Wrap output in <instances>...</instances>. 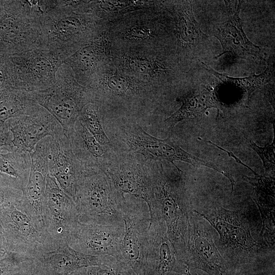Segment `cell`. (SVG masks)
Returning <instances> with one entry per match:
<instances>
[{
  "label": "cell",
  "mask_w": 275,
  "mask_h": 275,
  "mask_svg": "<svg viewBox=\"0 0 275 275\" xmlns=\"http://www.w3.org/2000/svg\"><path fill=\"white\" fill-rule=\"evenodd\" d=\"M24 255L10 252L0 260V275H14L18 272L24 264L32 259Z\"/></svg>",
  "instance_id": "obj_33"
},
{
  "label": "cell",
  "mask_w": 275,
  "mask_h": 275,
  "mask_svg": "<svg viewBox=\"0 0 275 275\" xmlns=\"http://www.w3.org/2000/svg\"><path fill=\"white\" fill-rule=\"evenodd\" d=\"M68 138L73 154L85 169L105 171L115 151L112 144H100L78 119Z\"/></svg>",
  "instance_id": "obj_22"
},
{
  "label": "cell",
  "mask_w": 275,
  "mask_h": 275,
  "mask_svg": "<svg viewBox=\"0 0 275 275\" xmlns=\"http://www.w3.org/2000/svg\"><path fill=\"white\" fill-rule=\"evenodd\" d=\"M33 100L49 112L59 122L68 137L83 107L91 102L86 89L75 79L65 63L58 68L54 84L44 90L32 92Z\"/></svg>",
  "instance_id": "obj_9"
},
{
  "label": "cell",
  "mask_w": 275,
  "mask_h": 275,
  "mask_svg": "<svg viewBox=\"0 0 275 275\" xmlns=\"http://www.w3.org/2000/svg\"><path fill=\"white\" fill-rule=\"evenodd\" d=\"M102 126L111 144L118 150L139 154L146 160H166L178 172L174 163L180 161L194 167H208L209 162L193 155L181 148L171 136L164 139L153 136L144 130L136 120L130 118H100Z\"/></svg>",
  "instance_id": "obj_4"
},
{
  "label": "cell",
  "mask_w": 275,
  "mask_h": 275,
  "mask_svg": "<svg viewBox=\"0 0 275 275\" xmlns=\"http://www.w3.org/2000/svg\"><path fill=\"white\" fill-rule=\"evenodd\" d=\"M31 166L30 153L17 148L0 152V174L11 186L23 190L26 185Z\"/></svg>",
  "instance_id": "obj_28"
},
{
  "label": "cell",
  "mask_w": 275,
  "mask_h": 275,
  "mask_svg": "<svg viewBox=\"0 0 275 275\" xmlns=\"http://www.w3.org/2000/svg\"><path fill=\"white\" fill-rule=\"evenodd\" d=\"M35 259L46 275H68L82 268L97 266L104 256H94L78 252L65 240L58 241L52 249L37 254Z\"/></svg>",
  "instance_id": "obj_21"
},
{
  "label": "cell",
  "mask_w": 275,
  "mask_h": 275,
  "mask_svg": "<svg viewBox=\"0 0 275 275\" xmlns=\"http://www.w3.org/2000/svg\"><path fill=\"white\" fill-rule=\"evenodd\" d=\"M14 88L34 92L44 90L55 82L57 71L63 61L53 53L36 48L7 56Z\"/></svg>",
  "instance_id": "obj_12"
},
{
  "label": "cell",
  "mask_w": 275,
  "mask_h": 275,
  "mask_svg": "<svg viewBox=\"0 0 275 275\" xmlns=\"http://www.w3.org/2000/svg\"><path fill=\"white\" fill-rule=\"evenodd\" d=\"M31 92L11 89L0 92V126L10 119L24 115L35 105Z\"/></svg>",
  "instance_id": "obj_29"
},
{
  "label": "cell",
  "mask_w": 275,
  "mask_h": 275,
  "mask_svg": "<svg viewBox=\"0 0 275 275\" xmlns=\"http://www.w3.org/2000/svg\"><path fill=\"white\" fill-rule=\"evenodd\" d=\"M227 275H248L245 271L238 269H232Z\"/></svg>",
  "instance_id": "obj_40"
},
{
  "label": "cell",
  "mask_w": 275,
  "mask_h": 275,
  "mask_svg": "<svg viewBox=\"0 0 275 275\" xmlns=\"http://www.w3.org/2000/svg\"><path fill=\"white\" fill-rule=\"evenodd\" d=\"M5 124L12 134L14 146L29 153L44 138L64 133L56 119L38 104L26 114L9 119Z\"/></svg>",
  "instance_id": "obj_15"
},
{
  "label": "cell",
  "mask_w": 275,
  "mask_h": 275,
  "mask_svg": "<svg viewBox=\"0 0 275 275\" xmlns=\"http://www.w3.org/2000/svg\"><path fill=\"white\" fill-rule=\"evenodd\" d=\"M213 232L210 224L192 210L183 262L190 269H198L207 275H227L232 269L216 248Z\"/></svg>",
  "instance_id": "obj_10"
},
{
  "label": "cell",
  "mask_w": 275,
  "mask_h": 275,
  "mask_svg": "<svg viewBox=\"0 0 275 275\" xmlns=\"http://www.w3.org/2000/svg\"><path fill=\"white\" fill-rule=\"evenodd\" d=\"M180 275H193L190 271V269L187 266L184 271ZM197 275H207L206 273H198Z\"/></svg>",
  "instance_id": "obj_41"
},
{
  "label": "cell",
  "mask_w": 275,
  "mask_h": 275,
  "mask_svg": "<svg viewBox=\"0 0 275 275\" xmlns=\"http://www.w3.org/2000/svg\"><path fill=\"white\" fill-rule=\"evenodd\" d=\"M41 215L48 233L56 241H66L70 231L79 222L75 202L49 174L47 178Z\"/></svg>",
  "instance_id": "obj_16"
},
{
  "label": "cell",
  "mask_w": 275,
  "mask_h": 275,
  "mask_svg": "<svg viewBox=\"0 0 275 275\" xmlns=\"http://www.w3.org/2000/svg\"><path fill=\"white\" fill-rule=\"evenodd\" d=\"M88 275H136L133 270L111 256H105L103 262L87 268Z\"/></svg>",
  "instance_id": "obj_32"
},
{
  "label": "cell",
  "mask_w": 275,
  "mask_h": 275,
  "mask_svg": "<svg viewBox=\"0 0 275 275\" xmlns=\"http://www.w3.org/2000/svg\"><path fill=\"white\" fill-rule=\"evenodd\" d=\"M87 268H82L74 271L68 275H88L87 271Z\"/></svg>",
  "instance_id": "obj_39"
},
{
  "label": "cell",
  "mask_w": 275,
  "mask_h": 275,
  "mask_svg": "<svg viewBox=\"0 0 275 275\" xmlns=\"http://www.w3.org/2000/svg\"><path fill=\"white\" fill-rule=\"evenodd\" d=\"M115 148L105 172L119 191L144 201L150 209L153 193L147 160L139 154Z\"/></svg>",
  "instance_id": "obj_13"
},
{
  "label": "cell",
  "mask_w": 275,
  "mask_h": 275,
  "mask_svg": "<svg viewBox=\"0 0 275 275\" xmlns=\"http://www.w3.org/2000/svg\"><path fill=\"white\" fill-rule=\"evenodd\" d=\"M124 234V225H103L78 222L70 231L66 241L81 253L94 256H111L117 258Z\"/></svg>",
  "instance_id": "obj_14"
},
{
  "label": "cell",
  "mask_w": 275,
  "mask_h": 275,
  "mask_svg": "<svg viewBox=\"0 0 275 275\" xmlns=\"http://www.w3.org/2000/svg\"><path fill=\"white\" fill-rule=\"evenodd\" d=\"M212 32L222 47V52L215 58L228 52L240 58L248 55L261 57V48L252 43L245 34L240 33L228 21L214 24Z\"/></svg>",
  "instance_id": "obj_26"
},
{
  "label": "cell",
  "mask_w": 275,
  "mask_h": 275,
  "mask_svg": "<svg viewBox=\"0 0 275 275\" xmlns=\"http://www.w3.org/2000/svg\"><path fill=\"white\" fill-rule=\"evenodd\" d=\"M14 275H46L39 263L34 258L27 261L20 270Z\"/></svg>",
  "instance_id": "obj_37"
},
{
  "label": "cell",
  "mask_w": 275,
  "mask_h": 275,
  "mask_svg": "<svg viewBox=\"0 0 275 275\" xmlns=\"http://www.w3.org/2000/svg\"><path fill=\"white\" fill-rule=\"evenodd\" d=\"M182 105L164 122L168 128H173L179 122L200 117L208 108H217L218 114L221 106L216 94L208 88L181 99Z\"/></svg>",
  "instance_id": "obj_27"
},
{
  "label": "cell",
  "mask_w": 275,
  "mask_h": 275,
  "mask_svg": "<svg viewBox=\"0 0 275 275\" xmlns=\"http://www.w3.org/2000/svg\"><path fill=\"white\" fill-rule=\"evenodd\" d=\"M113 65L120 71L140 80L160 87L174 72L164 61L151 50L127 49L112 56Z\"/></svg>",
  "instance_id": "obj_19"
},
{
  "label": "cell",
  "mask_w": 275,
  "mask_h": 275,
  "mask_svg": "<svg viewBox=\"0 0 275 275\" xmlns=\"http://www.w3.org/2000/svg\"><path fill=\"white\" fill-rule=\"evenodd\" d=\"M201 63L207 70L218 78L223 84L236 88L240 92H245L249 100L253 92L269 82L274 73L273 63L271 61L268 63L267 68L261 74H254L242 78L230 77L215 71L202 62Z\"/></svg>",
  "instance_id": "obj_30"
},
{
  "label": "cell",
  "mask_w": 275,
  "mask_h": 275,
  "mask_svg": "<svg viewBox=\"0 0 275 275\" xmlns=\"http://www.w3.org/2000/svg\"><path fill=\"white\" fill-rule=\"evenodd\" d=\"M193 210L217 232L219 238L215 236L216 246L232 269L245 271L248 265L261 256L262 245L254 238L247 219L240 212L222 207Z\"/></svg>",
  "instance_id": "obj_5"
},
{
  "label": "cell",
  "mask_w": 275,
  "mask_h": 275,
  "mask_svg": "<svg viewBox=\"0 0 275 275\" xmlns=\"http://www.w3.org/2000/svg\"><path fill=\"white\" fill-rule=\"evenodd\" d=\"M78 119L100 144L103 146L111 144L102 126L96 104L90 102L86 104L82 109Z\"/></svg>",
  "instance_id": "obj_31"
},
{
  "label": "cell",
  "mask_w": 275,
  "mask_h": 275,
  "mask_svg": "<svg viewBox=\"0 0 275 275\" xmlns=\"http://www.w3.org/2000/svg\"><path fill=\"white\" fill-rule=\"evenodd\" d=\"M243 179L252 185L254 189L266 193L274 198V178L255 174L254 178L243 176Z\"/></svg>",
  "instance_id": "obj_35"
},
{
  "label": "cell",
  "mask_w": 275,
  "mask_h": 275,
  "mask_svg": "<svg viewBox=\"0 0 275 275\" xmlns=\"http://www.w3.org/2000/svg\"><path fill=\"white\" fill-rule=\"evenodd\" d=\"M125 200V196L116 188L105 171L85 169L75 200L80 222L124 225Z\"/></svg>",
  "instance_id": "obj_6"
},
{
  "label": "cell",
  "mask_w": 275,
  "mask_h": 275,
  "mask_svg": "<svg viewBox=\"0 0 275 275\" xmlns=\"http://www.w3.org/2000/svg\"><path fill=\"white\" fill-rule=\"evenodd\" d=\"M15 147L12 142V135L6 125L0 126V152L2 150L10 151Z\"/></svg>",
  "instance_id": "obj_38"
},
{
  "label": "cell",
  "mask_w": 275,
  "mask_h": 275,
  "mask_svg": "<svg viewBox=\"0 0 275 275\" xmlns=\"http://www.w3.org/2000/svg\"><path fill=\"white\" fill-rule=\"evenodd\" d=\"M14 89L11 68L7 56H0V92Z\"/></svg>",
  "instance_id": "obj_36"
},
{
  "label": "cell",
  "mask_w": 275,
  "mask_h": 275,
  "mask_svg": "<svg viewBox=\"0 0 275 275\" xmlns=\"http://www.w3.org/2000/svg\"><path fill=\"white\" fill-rule=\"evenodd\" d=\"M41 48L64 61L107 28L95 1H38Z\"/></svg>",
  "instance_id": "obj_1"
},
{
  "label": "cell",
  "mask_w": 275,
  "mask_h": 275,
  "mask_svg": "<svg viewBox=\"0 0 275 275\" xmlns=\"http://www.w3.org/2000/svg\"><path fill=\"white\" fill-rule=\"evenodd\" d=\"M153 16L148 12L146 19H138L135 15L130 16V19L127 17L123 20L126 23L119 24L118 29H115L117 31L115 34L117 35L109 36V38L117 37L124 43L128 44L129 47L138 44L151 48V43L158 34V23L152 20Z\"/></svg>",
  "instance_id": "obj_25"
},
{
  "label": "cell",
  "mask_w": 275,
  "mask_h": 275,
  "mask_svg": "<svg viewBox=\"0 0 275 275\" xmlns=\"http://www.w3.org/2000/svg\"><path fill=\"white\" fill-rule=\"evenodd\" d=\"M100 118H151L158 102L159 87L126 74L112 62L95 74L84 87Z\"/></svg>",
  "instance_id": "obj_2"
},
{
  "label": "cell",
  "mask_w": 275,
  "mask_h": 275,
  "mask_svg": "<svg viewBox=\"0 0 275 275\" xmlns=\"http://www.w3.org/2000/svg\"><path fill=\"white\" fill-rule=\"evenodd\" d=\"M250 146L261 159L266 172H273L274 169V141L264 147L257 146L250 140Z\"/></svg>",
  "instance_id": "obj_34"
},
{
  "label": "cell",
  "mask_w": 275,
  "mask_h": 275,
  "mask_svg": "<svg viewBox=\"0 0 275 275\" xmlns=\"http://www.w3.org/2000/svg\"><path fill=\"white\" fill-rule=\"evenodd\" d=\"M177 49L179 53L194 54L203 37L206 36L196 21L191 1H179L173 7Z\"/></svg>",
  "instance_id": "obj_24"
},
{
  "label": "cell",
  "mask_w": 275,
  "mask_h": 275,
  "mask_svg": "<svg viewBox=\"0 0 275 275\" xmlns=\"http://www.w3.org/2000/svg\"><path fill=\"white\" fill-rule=\"evenodd\" d=\"M51 139V136L44 138L30 153L31 166L29 177L26 185L22 190V200L41 216L42 203L49 175L47 157Z\"/></svg>",
  "instance_id": "obj_23"
},
{
  "label": "cell",
  "mask_w": 275,
  "mask_h": 275,
  "mask_svg": "<svg viewBox=\"0 0 275 275\" xmlns=\"http://www.w3.org/2000/svg\"><path fill=\"white\" fill-rule=\"evenodd\" d=\"M186 267L168 237L164 222L150 217L143 275H180Z\"/></svg>",
  "instance_id": "obj_17"
},
{
  "label": "cell",
  "mask_w": 275,
  "mask_h": 275,
  "mask_svg": "<svg viewBox=\"0 0 275 275\" xmlns=\"http://www.w3.org/2000/svg\"><path fill=\"white\" fill-rule=\"evenodd\" d=\"M37 1H5L0 20V56L41 48L40 18Z\"/></svg>",
  "instance_id": "obj_7"
},
{
  "label": "cell",
  "mask_w": 275,
  "mask_h": 275,
  "mask_svg": "<svg viewBox=\"0 0 275 275\" xmlns=\"http://www.w3.org/2000/svg\"><path fill=\"white\" fill-rule=\"evenodd\" d=\"M161 161H146L153 193V203L149 209L150 217H157L164 222L168 237L183 262L193 208L186 193L183 172H178L176 176L168 175Z\"/></svg>",
  "instance_id": "obj_3"
},
{
  "label": "cell",
  "mask_w": 275,
  "mask_h": 275,
  "mask_svg": "<svg viewBox=\"0 0 275 275\" xmlns=\"http://www.w3.org/2000/svg\"><path fill=\"white\" fill-rule=\"evenodd\" d=\"M122 207L124 234L117 260L143 275L150 214L147 204L129 195Z\"/></svg>",
  "instance_id": "obj_11"
},
{
  "label": "cell",
  "mask_w": 275,
  "mask_h": 275,
  "mask_svg": "<svg viewBox=\"0 0 275 275\" xmlns=\"http://www.w3.org/2000/svg\"><path fill=\"white\" fill-rule=\"evenodd\" d=\"M47 159L49 174L75 202L85 168L73 154L69 139L64 133L51 138Z\"/></svg>",
  "instance_id": "obj_18"
},
{
  "label": "cell",
  "mask_w": 275,
  "mask_h": 275,
  "mask_svg": "<svg viewBox=\"0 0 275 275\" xmlns=\"http://www.w3.org/2000/svg\"><path fill=\"white\" fill-rule=\"evenodd\" d=\"M111 61V42L106 30L63 63L71 69L76 81L84 87L95 74Z\"/></svg>",
  "instance_id": "obj_20"
},
{
  "label": "cell",
  "mask_w": 275,
  "mask_h": 275,
  "mask_svg": "<svg viewBox=\"0 0 275 275\" xmlns=\"http://www.w3.org/2000/svg\"><path fill=\"white\" fill-rule=\"evenodd\" d=\"M2 219L11 252L34 258L58 241L48 233L42 216L22 199L3 208Z\"/></svg>",
  "instance_id": "obj_8"
}]
</instances>
